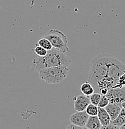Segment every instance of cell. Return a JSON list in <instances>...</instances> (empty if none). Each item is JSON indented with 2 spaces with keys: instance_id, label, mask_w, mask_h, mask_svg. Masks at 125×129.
Returning <instances> with one entry per match:
<instances>
[{
  "instance_id": "1",
  "label": "cell",
  "mask_w": 125,
  "mask_h": 129,
  "mask_svg": "<svg viewBox=\"0 0 125 129\" xmlns=\"http://www.w3.org/2000/svg\"><path fill=\"white\" fill-rule=\"evenodd\" d=\"M113 57L109 53H101L91 60L88 81L94 89L100 82L108 78L109 66Z\"/></svg>"
},
{
  "instance_id": "2",
  "label": "cell",
  "mask_w": 125,
  "mask_h": 129,
  "mask_svg": "<svg viewBox=\"0 0 125 129\" xmlns=\"http://www.w3.org/2000/svg\"><path fill=\"white\" fill-rule=\"evenodd\" d=\"M70 58L60 51L53 48L47 52L45 56H39L33 60L35 69L39 72L44 68L53 67H68L71 63Z\"/></svg>"
},
{
  "instance_id": "3",
  "label": "cell",
  "mask_w": 125,
  "mask_h": 129,
  "mask_svg": "<svg viewBox=\"0 0 125 129\" xmlns=\"http://www.w3.org/2000/svg\"><path fill=\"white\" fill-rule=\"evenodd\" d=\"M68 74V67L59 66L44 68L39 72V77L48 84H56L65 80Z\"/></svg>"
},
{
  "instance_id": "4",
  "label": "cell",
  "mask_w": 125,
  "mask_h": 129,
  "mask_svg": "<svg viewBox=\"0 0 125 129\" xmlns=\"http://www.w3.org/2000/svg\"><path fill=\"white\" fill-rule=\"evenodd\" d=\"M43 37L48 39L51 41L54 48H56L62 53L70 52L68 47V40L67 36L57 29H51L45 33Z\"/></svg>"
},
{
  "instance_id": "5",
  "label": "cell",
  "mask_w": 125,
  "mask_h": 129,
  "mask_svg": "<svg viewBox=\"0 0 125 129\" xmlns=\"http://www.w3.org/2000/svg\"><path fill=\"white\" fill-rule=\"evenodd\" d=\"M108 98L110 103L120 105L125 101V87H115L110 89L105 95Z\"/></svg>"
},
{
  "instance_id": "6",
  "label": "cell",
  "mask_w": 125,
  "mask_h": 129,
  "mask_svg": "<svg viewBox=\"0 0 125 129\" xmlns=\"http://www.w3.org/2000/svg\"><path fill=\"white\" fill-rule=\"evenodd\" d=\"M89 115L86 111H77L70 117V123L85 128Z\"/></svg>"
},
{
  "instance_id": "7",
  "label": "cell",
  "mask_w": 125,
  "mask_h": 129,
  "mask_svg": "<svg viewBox=\"0 0 125 129\" xmlns=\"http://www.w3.org/2000/svg\"><path fill=\"white\" fill-rule=\"evenodd\" d=\"M90 104V96L83 94L74 98V109L77 111H85Z\"/></svg>"
},
{
  "instance_id": "8",
  "label": "cell",
  "mask_w": 125,
  "mask_h": 129,
  "mask_svg": "<svg viewBox=\"0 0 125 129\" xmlns=\"http://www.w3.org/2000/svg\"><path fill=\"white\" fill-rule=\"evenodd\" d=\"M105 109L110 115V117H111V122L115 120V119L118 117L119 114L121 112L122 107L120 105L114 104V103H110L108 104V106H106Z\"/></svg>"
},
{
  "instance_id": "9",
  "label": "cell",
  "mask_w": 125,
  "mask_h": 129,
  "mask_svg": "<svg viewBox=\"0 0 125 129\" xmlns=\"http://www.w3.org/2000/svg\"><path fill=\"white\" fill-rule=\"evenodd\" d=\"M97 115L98 117V119L101 123H102V127L108 125L111 123V117H110V115H109L107 110L105 109V108L98 107V112Z\"/></svg>"
},
{
  "instance_id": "10",
  "label": "cell",
  "mask_w": 125,
  "mask_h": 129,
  "mask_svg": "<svg viewBox=\"0 0 125 129\" xmlns=\"http://www.w3.org/2000/svg\"><path fill=\"white\" fill-rule=\"evenodd\" d=\"M102 125L98 115H91L88 117L85 128L100 129L102 128Z\"/></svg>"
},
{
  "instance_id": "11",
  "label": "cell",
  "mask_w": 125,
  "mask_h": 129,
  "mask_svg": "<svg viewBox=\"0 0 125 129\" xmlns=\"http://www.w3.org/2000/svg\"><path fill=\"white\" fill-rule=\"evenodd\" d=\"M80 91L86 96H90L95 92V89L90 82L87 81L83 83L80 86Z\"/></svg>"
},
{
  "instance_id": "12",
  "label": "cell",
  "mask_w": 125,
  "mask_h": 129,
  "mask_svg": "<svg viewBox=\"0 0 125 129\" xmlns=\"http://www.w3.org/2000/svg\"><path fill=\"white\" fill-rule=\"evenodd\" d=\"M111 123L115 126H116L118 128H120L121 126L125 123V109L122 108L121 110V112L118 115V117L113 121L111 122Z\"/></svg>"
},
{
  "instance_id": "13",
  "label": "cell",
  "mask_w": 125,
  "mask_h": 129,
  "mask_svg": "<svg viewBox=\"0 0 125 129\" xmlns=\"http://www.w3.org/2000/svg\"><path fill=\"white\" fill-rule=\"evenodd\" d=\"M37 45H40L42 47L46 49L47 51L51 50V49H52L54 48L50 40L44 37H42V38L39 39L38 41H37Z\"/></svg>"
},
{
  "instance_id": "14",
  "label": "cell",
  "mask_w": 125,
  "mask_h": 129,
  "mask_svg": "<svg viewBox=\"0 0 125 129\" xmlns=\"http://www.w3.org/2000/svg\"><path fill=\"white\" fill-rule=\"evenodd\" d=\"M85 111L88 114L89 116H91V115H97L98 112V107L97 106H95V105L90 103V104L88 105V107H87Z\"/></svg>"
},
{
  "instance_id": "15",
  "label": "cell",
  "mask_w": 125,
  "mask_h": 129,
  "mask_svg": "<svg viewBox=\"0 0 125 129\" xmlns=\"http://www.w3.org/2000/svg\"><path fill=\"white\" fill-rule=\"evenodd\" d=\"M102 96V95L101 94L95 92L93 94H92V95H90V103L95 105V106H98V104L99 102H100Z\"/></svg>"
},
{
  "instance_id": "16",
  "label": "cell",
  "mask_w": 125,
  "mask_h": 129,
  "mask_svg": "<svg viewBox=\"0 0 125 129\" xmlns=\"http://www.w3.org/2000/svg\"><path fill=\"white\" fill-rule=\"evenodd\" d=\"M34 52L36 53L39 56H45L47 53L48 51L44 48L42 47L40 45H37V46L34 48Z\"/></svg>"
},
{
  "instance_id": "17",
  "label": "cell",
  "mask_w": 125,
  "mask_h": 129,
  "mask_svg": "<svg viewBox=\"0 0 125 129\" xmlns=\"http://www.w3.org/2000/svg\"><path fill=\"white\" fill-rule=\"evenodd\" d=\"M109 103H110V101H109L108 98L106 96H102L100 102H99L98 104V107L105 108L106 106H108Z\"/></svg>"
},
{
  "instance_id": "18",
  "label": "cell",
  "mask_w": 125,
  "mask_h": 129,
  "mask_svg": "<svg viewBox=\"0 0 125 129\" xmlns=\"http://www.w3.org/2000/svg\"><path fill=\"white\" fill-rule=\"evenodd\" d=\"M115 87H119V88H122V87H125V71L121 75L120 77L118 79V82L116 83V85ZM115 88V87H114Z\"/></svg>"
},
{
  "instance_id": "19",
  "label": "cell",
  "mask_w": 125,
  "mask_h": 129,
  "mask_svg": "<svg viewBox=\"0 0 125 129\" xmlns=\"http://www.w3.org/2000/svg\"><path fill=\"white\" fill-rule=\"evenodd\" d=\"M67 128H70V129H72V128H82V127H79V126L73 124V123H71L70 124H69V125H68V126H67Z\"/></svg>"
},
{
  "instance_id": "20",
  "label": "cell",
  "mask_w": 125,
  "mask_h": 129,
  "mask_svg": "<svg viewBox=\"0 0 125 129\" xmlns=\"http://www.w3.org/2000/svg\"><path fill=\"white\" fill-rule=\"evenodd\" d=\"M121 106L122 108L124 109H125V101L123 102V103H122L121 104Z\"/></svg>"
},
{
  "instance_id": "21",
  "label": "cell",
  "mask_w": 125,
  "mask_h": 129,
  "mask_svg": "<svg viewBox=\"0 0 125 129\" xmlns=\"http://www.w3.org/2000/svg\"><path fill=\"white\" fill-rule=\"evenodd\" d=\"M120 129H125V123L123 126H121V127H120Z\"/></svg>"
}]
</instances>
